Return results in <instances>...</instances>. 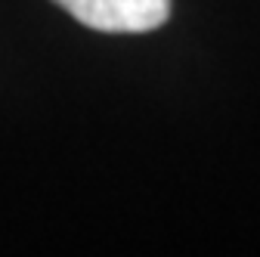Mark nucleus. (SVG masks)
I'll return each instance as SVG.
<instances>
[{
  "label": "nucleus",
  "mask_w": 260,
  "mask_h": 257,
  "mask_svg": "<svg viewBox=\"0 0 260 257\" xmlns=\"http://www.w3.org/2000/svg\"><path fill=\"white\" fill-rule=\"evenodd\" d=\"M72 19L106 35H143L168 22L171 0H53Z\"/></svg>",
  "instance_id": "f257e3e1"
}]
</instances>
